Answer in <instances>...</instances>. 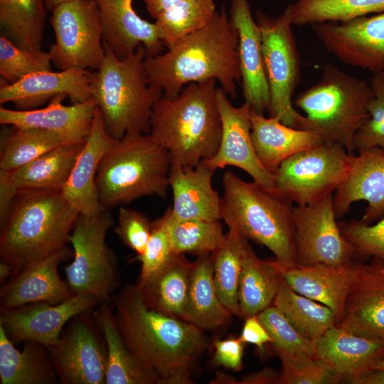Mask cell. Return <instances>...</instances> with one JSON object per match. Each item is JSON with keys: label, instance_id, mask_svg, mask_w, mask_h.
I'll list each match as a JSON object with an SVG mask.
<instances>
[{"label": "cell", "instance_id": "obj_54", "mask_svg": "<svg viewBox=\"0 0 384 384\" xmlns=\"http://www.w3.org/2000/svg\"><path fill=\"white\" fill-rule=\"evenodd\" d=\"M149 15L155 20L183 0H143Z\"/></svg>", "mask_w": 384, "mask_h": 384}, {"label": "cell", "instance_id": "obj_50", "mask_svg": "<svg viewBox=\"0 0 384 384\" xmlns=\"http://www.w3.org/2000/svg\"><path fill=\"white\" fill-rule=\"evenodd\" d=\"M213 346L215 352L213 358L215 365L235 371L240 370L245 343L239 338L216 340Z\"/></svg>", "mask_w": 384, "mask_h": 384}, {"label": "cell", "instance_id": "obj_44", "mask_svg": "<svg viewBox=\"0 0 384 384\" xmlns=\"http://www.w3.org/2000/svg\"><path fill=\"white\" fill-rule=\"evenodd\" d=\"M257 316L271 337L276 352L314 358V341L300 334L277 307L270 306Z\"/></svg>", "mask_w": 384, "mask_h": 384}, {"label": "cell", "instance_id": "obj_21", "mask_svg": "<svg viewBox=\"0 0 384 384\" xmlns=\"http://www.w3.org/2000/svg\"><path fill=\"white\" fill-rule=\"evenodd\" d=\"M337 326L353 334L384 341V262L358 263V274Z\"/></svg>", "mask_w": 384, "mask_h": 384}, {"label": "cell", "instance_id": "obj_9", "mask_svg": "<svg viewBox=\"0 0 384 384\" xmlns=\"http://www.w3.org/2000/svg\"><path fill=\"white\" fill-rule=\"evenodd\" d=\"M114 224L107 210L94 216H78L70 238L73 260L65 269L74 295L87 294L99 304L111 303L120 283L116 257L106 241Z\"/></svg>", "mask_w": 384, "mask_h": 384}, {"label": "cell", "instance_id": "obj_29", "mask_svg": "<svg viewBox=\"0 0 384 384\" xmlns=\"http://www.w3.org/2000/svg\"><path fill=\"white\" fill-rule=\"evenodd\" d=\"M250 119L251 139L256 154L273 175L286 159L327 142L319 132L291 127L277 117H265L252 110Z\"/></svg>", "mask_w": 384, "mask_h": 384}, {"label": "cell", "instance_id": "obj_15", "mask_svg": "<svg viewBox=\"0 0 384 384\" xmlns=\"http://www.w3.org/2000/svg\"><path fill=\"white\" fill-rule=\"evenodd\" d=\"M311 26L326 49L341 61L372 73L384 70V11Z\"/></svg>", "mask_w": 384, "mask_h": 384}, {"label": "cell", "instance_id": "obj_4", "mask_svg": "<svg viewBox=\"0 0 384 384\" xmlns=\"http://www.w3.org/2000/svg\"><path fill=\"white\" fill-rule=\"evenodd\" d=\"M220 219L249 240L267 247L279 272L297 265L293 202L277 188L245 181L234 173L223 176Z\"/></svg>", "mask_w": 384, "mask_h": 384}, {"label": "cell", "instance_id": "obj_32", "mask_svg": "<svg viewBox=\"0 0 384 384\" xmlns=\"http://www.w3.org/2000/svg\"><path fill=\"white\" fill-rule=\"evenodd\" d=\"M95 319L107 348L105 384H159L158 378L141 365L129 348L110 302L99 304Z\"/></svg>", "mask_w": 384, "mask_h": 384}, {"label": "cell", "instance_id": "obj_27", "mask_svg": "<svg viewBox=\"0 0 384 384\" xmlns=\"http://www.w3.org/2000/svg\"><path fill=\"white\" fill-rule=\"evenodd\" d=\"M215 171L205 161L195 167L171 165L169 184L173 194L172 219L221 220V197L212 186Z\"/></svg>", "mask_w": 384, "mask_h": 384}, {"label": "cell", "instance_id": "obj_18", "mask_svg": "<svg viewBox=\"0 0 384 384\" xmlns=\"http://www.w3.org/2000/svg\"><path fill=\"white\" fill-rule=\"evenodd\" d=\"M73 252L67 245L16 272L0 288V311L27 304L65 302L74 296L58 267Z\"/></svg>", "mask_w": 384, "mask_h": 384}, {"label": "cell", "instance_id": "obj_55", "mask_svg": "<svg viewBox=\"0 0 384 384\" xmlns=\"http://www.w3.org/2000/svg\"><path fill=\"white\" fill-rule=\"evenodd\" d=\"M349 381L353 384H384V370L371 369Z\"/></svg>", "mask_w": 384, "mask_h": 384}, {"label": "cell", "instance_id": "obj_28", "mask_svg": "<svg viewBox=\"0 0 384 384\" xmlns=\"http://www.w3.org/2000/svg\"><path fill=\"white\" fill-rule=\"evenodd\" d=\"M358 269V263L351 260L340 265H297L281 271L280 274L296 292L331 309L337 324L343 318L345 303L356 280Z\"/></svg>", "mask_w": 384, "mask_h": 384}, {"label": "cell", "instance_id": "obj_38", "mask_svg": "<svg viewBox=\"0 0 384 384\" xmlns=\"http://www.w3.org/2000/svg\"><path fill=\"white\" fill-rule=\"evenodd\" d=\"M304 336L314 341L336 324L329 307L293 290L281 276L272 303Z\"/></svg>", "mask_w": 384, "mask_h": 384}, {"label": "cell", "instance_id": "obj_17", "mask_svg": "<svg viewBox=\"0 0 384 384\" xmlns=\"http://www.w3.org/2000/svg\"><path fill=\"white\" fill-rule=\"evenodd\" d=\"M216 103L221 117L222 135L217 153L204 160L213 169L233 166L245 171L254 181L276 188L274 176L262 164L251 139V107L244 102L233 105L221 88L216 90Z\"/></svg>", "mask_w": 384, "mask_h": 384}, {"label": "cell", "instance_id": "obj_56", "mask_svg": "<svg viewBox=\"0 0 384 384\" xmlns=\"http://www.w3.org/2000/svg\"><path fill=\"white\" fill-rule=\"evenodd\" d=\"M15 273L14 267L4 262H0V282L4 283Z\"/></svg>", "mask_w": 384, "mask_h": 384}, {"label": "cell", "instance_id": "obj_5", "mask_svg": "<svg viewBox=\"0 0 384 384\" xmlns=\"http://www.w3.org/2000/svg\"><path fill=\"white\" fill-rule=\"evenodd\" d=\"M79 215L61 191H20L1 228V262L16 273L67 246Z\"/></svg>", "mask_w": 384, "mask_h": 384}, {"label": "cell", "instance_id": "obj_20", "mask_svg": "<svg viewBox=\"0 0 384 384\" xmlns=\"http://www.w3.org/2000/svg\"><path fill=\"white\" fill-rule=\"evenodd\" d=\"M230 19L238 33V59L245 102L263 114L270 110V93L265 67L262 34L247 0H231Z\"/></svg>", "mask_w": 384, "mask_h": 384}, {"label": "cell", "instance_id": "obj_8", "mask_svg": "<svg viewBox=\"0 0 384 384\" xmlns=\"http://www.w3.org/2000/svg\"><path fill=\"white\" fill-rule=\"evenodd\" d=\"M372 96L369 82L327 64L318 82L300 93L294 104L306 114V129L353 154L355 136L370 118L367 105Z\"/></svg>", "mask_w": 384, "mask_h": 384}, {"label": "cell", "instance_id": "obj_24", "mask_svg": "<svg viewBox=\"0 0 384 384\" xmlns=\"http://www.w3.org/2000/svg\"><path fill=\"white\" fill-rule=\"evenodd\" d=\"M102 26L103 44L120 59L143 45L146 56L162 53L164 46L154 23L142 18L135 11L133 0H93Z\"/></svg>", "mask_w": 384, "mask_h": 384}, {"label": "cell", "instance_id": "obj_42", "mask_svg": "<svg viewBox=\"0 0 384 384\" xmlns=\"http://www.w3.org/2000/svg\"><path fill=\"white\" fill-rule=\"evenodd\" d=\"M169 231L176 254H212L225 238L220 220H174L171 218L170 207Z\"/></svg>", "mask_w": 384, "mask_h": 384}, {"label": "cell", "instance_id": "obj_1", "mask_svg": "<svg viewBox=\"0 0 384 384\" xmlns=\"http://www.w3.org/2000/svg\"><path fill=\"white\" fill-rule=\"evenodd\" d=\"M112 302L127 345L159 384L193 383V368L208 346L203 331L149 308L136 284L124 286Z\"/></svg>", "mask_w": 384, "mask_h": 384}, {"label": "cell", "instance_id": "obj_37", "mask_svg": "<svg viewBox=\"0 0 384 384\" xmlns=\"http://www.w3.org/2000/svg\"><path fill=\"white\" fill-rule=\"evenodd\" d=\"M248 239L235 227H228L222 245L213 256V279L218 297L232 313L239 316L238 288Z\"/></svg>", "mask_w": 384, "mask_h": 384}, {"label": "cell", "instance_id": "obj_52", "mask_svg": "<svg viewBox=\"0 0 384 384\" xmlns=\"http://www.w3.org/2000/svg\"><path fill=\"white\" fill-rule=\"evenodd\" d=\"M238 338L244 343L255 345L260 349H262L266 343L272 342L271 337L257 315L245 319L241 334Z\"/></svg>", "mask_w": 384, "mask_h": 384}, {"label": "cell", "instance_id": "obj_23", "mask_svg": "<svg viewBox=\"0 0 384 384\" xmlns=\"http://www.w3.org/2000/svg\"><path fill=\"white\" fill-rule=\"evenodd\" d=\"M68 95L55 96L46 107L30 110L0 107V123L38 128L55 132L68 143H85L90 133L97 110L94 99L70 105L63 102Z\"/></svg>", "mask_w": 384, "mask_h": 384}, {"label": "cell", "instance_id": "obj_34", "mask_svg": "<svg viewBox=\"0 0 384 384\" xmlns=\"http://www.w3.org/2000/svg\"><path fill=\"white\" fill-rule=\"evenodd\" d=\"M84 144L68 143L43 154L26 165L9 171L11 181L19 191H61Z\"/></svg>", "mask_w": 384, "mask_h": 384}, {"label": "cell", "instance_id": "obj_49", "mask_svg": "<svg viewBox=\"0 0 384 384\" xmlns=\"http://www.w3.org/2000/svg\"><path fill=\"white\" fill-rule=\"evenodd\" d=\"M152 229L153 221L144 213L132 208H119L114 232L121 242L137 255L144 252Z\"/></svg>", "mask_w": 384, "mask_h": 384}, {"label": "cell", "instance_id": "obj_58", "mask_svg": "<svg viewBox=\"0 0 384 384\" xmlns=\"http://www.w3.org/2000/svg\"><path fill=\"white\" fill-rule=\"evenodd\" d=\"M48 10L51 11L58 4L70 0H45Z\"/></svg>", "mask_w": 384, "mask_h": 384}, {"label": "cell", "instance_id": "obj_47", "mask_svg": "<svg viewBox=\"0 0 384 384\" xmlns=\"http://www.w3.org/2000/svg\"><path fill=\"white\" fill-rule=\"evenodd\" d=\"M174 254L169 231V207L153 221L150 238L142 254L137 255L141 270L137 281H143L161 269Z\"/></svg>", "mask_w": 384, "mask_h": 384}, {"label": "cell", "instance_id": "obj_2", "mask_svg": "<svg viewBox=\"0 0 384 384\" xmlns=\"http://www.w3.org/2000/svg\"><path fill=\"white\" fill-rule=\"evenodd\" d=\"M149 85L163 96L176 97L188 84L215 79L228 96L235 98L241 80L238 33L224 7L203 28L176 41L167 50L146 56Z\"/></svg>", "mask_w": 384, "mask_h": 384}, {"label": "cell", "instance_id": "obj_13", "mask_svg": "<svg viewBox=\"0 0 384 384\" xmlns=\"http://www.w3.org/2000/svg\"><path fill=\"white\" fill-rule=\"evenodd\" d=\"M88 313L73 317L57 344L48 348L60 383L105 384L106 344Z\"/></svg>", "mask_w": 384, "mask_h": 384}, {"label": "cell", "instance_id": "obj_25", "mask_svg": "<svg viewBox=\"0 0 384 384\" xmlns=\"http://www.w3.org/2000/svg\"><path fill=\"white\" fill-rule=\"evenodd\" d=\"M117 140L106 131L102 113L97 107L90 133L61 191L80 215L94 216L106 210L99 201L95 178L101 159Z\"/></svg>", "mask_w": 384, "mask_h": 384}, {"label": "cell", "instance_id": "obj_35", "mask_svg": "<svg viewBox=\"0 0 384 384\" xmlns=\"http://www.w3.org/2000/svg\"><path fill=\"white\" fill-rule=\"evenodd\" d=\"M281 277L275 262L260 260L248 245L238 288L239 316L257 315L273 303Z\"/></svg>", "mask_w": 384, "mask_h": 384}, {"label": "cell", "instance_id": "obj_36", "mask_svg": "<svg viewBox=\"0 0 384 384\" xmlns=\"http://www.w3.org/2000/svg\"><path fill=\"white\" fill-rule=\"evenodd\" d=\"M48 11L45 0H0L1 34L26 50H41Z\"/></svg>", "mask_w": 384, "mask_h": 384}, {"label": "cell", "instance_id": "obj_12", "mask_svg": "<svg viewBox=\"0 0 384 384\" xmlns=\"http://www.w3.org/2000/svg\"><path fill=\"white\" fill-rule=\"evenodd\" d=\"M55 42L48 53L60 70H97L105 56L102 26L93 0H70L51 11Z\"/></svg>", "mask_w": 384, "mask_h": 384}, {"label": "cell", "instance_id": "obj_48", "mask_svg": "<svg viewBox=\"0 0 384 384\" xmlns=\"http://www.w3.org/2000/svg\"><path fill=\"white\" fill-rule=\"evenodd\" d=\"M339 226L356 253L384 262V216L374 225L353 220Z\"/></svg>", "mask_w": 384, "mask_h": 384}, {"label": "cell", "instance_id": "obj_41", "mask_svg": "<svg viewBox=\"0 0 384 384\" xmlns=\"http://www.w3.org/2000/svg\"><path fill=\"white\" fill-rule=\"evenodd\" d=\"M216 13L213 0H183L160 15L156 24L166 48L207 25Z\"/></svg>", "mask_w": 384, "mask_h": 384}, {"label": "cell", "instance_id": "obj_59", "mask_svg": "<svg viewBox=\"0 0 384 384\" xmlns=\"http://www.w3.org/2000/svg\"><path fill=\"white\" fill-rule=\"evenodd\" d=\"M373 369L384 370V358L379 361L373 367Z\"/></svg>", "mask_w": 384, "mask_h": 384}, {"label": "cell", "instance_id": "obj_31", "mask_svg": "<svg viewBox=\"0 0 384 384\" xmlns=\"http://www.w3.org/2000/svg\"><path fill=\"white\" fill-rule=\"evenodd\" d=\"M58 381L47 346L26 341L19 351L0 326L1 384H56Z\"/></svg>", "mask_w": 384, "mask_h": 384}, {"label": "cell", "instance_id": "obj_30", "mask_svg": "<svg viewBox=\"0 0 384 384\" xmlns=\"http://www.w3.org/2000/svg\"><path fill=\"white\" fill-rule=\"evenodd\" d=\"M193 262L174 253L157 272L136 284L146 305L183 319Z\"/></svg>", "mask_w": 384, "mask_h": 384}, {"label": "cell", "instance_id": "obj_19", "mask_svg": "<svg viewBox=\"0 0 384 384\" xmlns=\"http://www.w3.org/2000/svg\"><path fill=\"white\" fill-rule=\"evenodd\" d=\"M94 72L71 68L58 72L41 71L30 74L20 80L8 83L1 79L0 103H12L16 110L39 108L58 95H68L71 103L92 97Z\"/></svg>", "mask_w": 384, "mask_h": 384}, {"label": "cell", "instance_id": "obj_39", "mask_svg": "<svg viewBox=\"0 0 384 384\" xmlns=\"http://www.w3.org/2000/svg\"><path fill=\"white\" fill-rule=\"evenodd\" d=\"M68 142L59 134L33 127H14L2 135L0 169L16 170Z\"/></svg>", "mask_w": 384, "mask_h": 384}, {"label": "cell", "instance_id": "obj_33", "mask_svg": "<svg viewBox=\"0 0 384 384\" xmlns=\"http://www.w3.org/2000/svg\"><path fill=\"white\" fill-rule=\"evenodd\" d=\"M232 315L217 293L212 254L198 256L193 262L183 319L202 331H211L227 324Z\"/></svg>", "mask_w": 384, "mask_h": 384}, {"label": "cell", "instance_id": "obj_22", "mask_svg": "<svg viewBox=\"0 0 384 384\" xmlns=\"http://www.w3.org/2000/svg\"><path fill=\"white\" fill-rule=\"evenodd\" d=\"M334 198L337 220L356 201L368 203L360 221L370 225L384 216V152L378 147L358 151Z\"/></svg>", "mask_w": 384, "mask_h": 384}, {"label": "cell", "instance_id": "obj_46", "mask_svg": "<svg viewBox=\"0 0 384 384\" xmlns=\"http://www.w3.org/2000/svg\"><path fill=\"white\" fill-rule=\"evenodd\" d=\"M282 363L279 384L338 383L342 380L313 357L277 352Z\"/></svg>", "mask_w": 384, "mask_h": 384}, {"label": "cell", "instance_id": "obj_43", "mask_svg": "<svg viewBox=\"0 0 384 384\" xmlns=\"http://www.w3.org/2000/svg\"><path fill=\"white\" fill-rule=\"evenodd\" d=\"M52 64L48 51L23 49L1 34L0 75L6 82L14 83L30 74L52 70Z\"/></svg>", "mask_w": 384, "mask_h": 384}, {"label": "cell", "instance_id": "obj_10", "mask_svg": "<svg viewBox=\"0 0 384 384\" xmlns=\"http://www.w3.org/2000/svg\"><path fill=\"white\" fill-rule=\"evenodd\" d=\"M256 21L270 93V114L291 127L305 129L306 119L293 107L292 97L299 78V56L292 30L289 6L272 18L257 11Z\"/></svg>", "mask_w": 384, "mask_h": 384}, {"label": "cell", "instance_id": "obj_6", "mask_svg": "<svg viewBox=\"0 0 384 384\" xmlns=\"http://www.w3.org/2000/svg\"><path fill=\"white\" fill-rule=\"evenodd\" d=\"M104 48L103 60L94 72L92 97L102 113L106 131L116 139L127 133L149 134L152 110L163 93L148 82L144 46L140 45L124 59L106 45Z\"/></svg>", "mask_w": 384, "mask_h": 384}, {"label": "cell", "instance_id": "obj_57", "mask_svg": "<svg viewBox=\"0 0 384 384\" xmlns=\"http://www.w3.org/2000/svg\"><path fill=\"white\" fill-rule=\"evenodd\" d=\"M213 382H210V383H214V384H216V383H220V384H223V383H225V384H237V383H239L238 381H237L233 377L229 375H227V374H225V373H219L218 374L216 375L215 376V378L214 380H212Z\"/></svg>", "mask_w": 384, "mask_h": 384}, {"label": "cell", "instance_id": "obj_26", "mask_svg": "<svg viewBox=\"0 0 384 384\" xmlns=\"http://www.w3.org/2000/svg\"><path fill=\"white\" fill-rule=\"evenodd\" d=\"M314 343V358L342 380L373 369L384 358V341L356 335L336 324Z\"/></svg>", "mask_w": 384, "mask_h": 384}, {"label": "cell", "instance_id": "obj_53", "mask_svg": "<svg viewBox=\"0 0 384 384\" xmlns=\"http://www.w3.org/2000/svg\"><path fill=\"white\" fill-rule=\"evenodd\" d=\"M280 372L272 368H265L243 376L240 384H279Z\"/></svg>", "mask_w": 384, "mask_h": 384}, {"label": "cell", "instance_id": "obj_45", "mask_svg": "<svg viewBox=\"0 0 384 384\" xmlns=\"http://www.w3.org/2000/svg\"><path fill=\"white\" fill-rule=\"evenodd\" d=\"M369 84L373 92L367 105L370 118L357 132L354 146L358 151L378 147L384 152V70L373 73Z\"/></svg>", "mask_w": 384, "mask_h": 384}, {"label": "cell", "instance_id": "obj_11", "mask_svg": "<svg viewBox=\"0 0 384 384\" xmlns=\"http://www.w3.org/2000/svg\"><path fill=\"white\" fill-rule=\"evenodd\" d=\"M354 154L340 144L326 142L284 160L274 174L276 188L297 206L329 195L346 179Z\"/></svg>", "mask_w": 384, "mask_h": 384}, {"label": "cell", "instance_id": "obj_7", "mask_svg": "<svg viewBox=\"0 0 384 384\" xmlns=\"http://www.w3.org/2000/svg\"><path fill=\"white\" fill-rule=\"evenodd\" d=\"M171 161L167 151L149 134L127 133L101 159L95 186L105 209L146 196L164 198Z\"/></svg>", "mask_w": 384, "mask_h": 384}, {"label": "cell", "instance_id": "obj_3", "mask_svg": "<svg viewBox=\"0 0 384 384\" xmlns=\"http://www.w3.org/2000/svg\"><path fill=\"white\" fill-rule=\"evenodd\" d=\"M216 80L186 85L174 98L154 105L149 134L168 153L171 165L195 167L218 151L222 135Z\"/></svg>", "mask_w": 384, "mask_h": 384}, {"label": "cell", "instance_id": "obj_14", "mask_svg": "<svg viewBox=\"0 0 384 384\" xmlns=\"http://www.w3.org/2000/svg\"><path fill=\"white\" fill-rule=\"evenodd\" d=\"M298 265H340L351 261L354 247L343 237L334 211L333 195L294 207Z\"/></svg>", "mask_w": 384, "mask_h": 384}, {"label": "cell", "instance_id": "obj_40", "mask_svg": "<svg viewBox=\"0 0 384 384\" xmlns=\"http://www.w3.org/2000/svg\"><path fill=\"white\" fill-rule=\"evenodd\" d=\"M292 24L344 21L384 11V0H298L289 6Z\"/></svg>", "mask_w": 384, "mask_h": 384}, {"label": "cell", "instance_id": "obj_51", "mask_svg": "<svg viewBox=\"0 0 384 384\" xmlns=\"http://www.w3.org/2000/svg\"><path fill=\"white\" fill-rule=\"evenodd\" d=\"M19 190L11 181L9 171L0 169V227H4L11 213Z\"/></svg>", "mask_w": 384, "mask_h": 384}, {"label": "cell", "instance_id": "obj_16", "mask_svg": "<svg viewBox=\"0 0 384 384\" xmlns=\"http://www.w3.org/2000/svg\"><path fill=\"white\" fill-rule=\"evenodd\" d=\"M97 304V299L87 294H75L55 304H30L1 311L0 326L14 342L33 341L50 348L57 344L68 322Z\"/></svg>", "mask_w": 384, "mask_h": 384}]
</instances>
